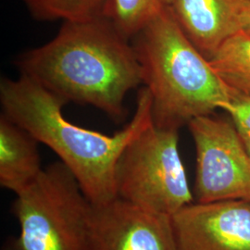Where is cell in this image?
Returning <instances> with one entry per match:
<instances>
[{"mask_svg": "<svg viewBox=\"0 0 250 250\" xmlns=\"http://www.w3.org/2000/svg\"><path fill=\"white\" fill-rule=\"evenodd\" d=\"M20 75L67 104L90 105L117 124L127 117L128 93L143 84L131 39L107 16L64 21L57 36L14 60Z\"/></svg>", "mask_w": 250, "mask_h": 250, "instance_id": "cell-1", "label": "cell"}, {"mask_svg": "<svg viewBox=\"0 0 250 250\" xmlns=\"http://www.w3.org/2000/svg\"><path fill=\"white\" fill-rule=\"evenodd\" d=\"M0 103L2 113L58 155L93 205L117 197L119 159L132 140L153 124L151 95L145 86L138 91L130 123L112 135L68 121L62 112L67 103L24 75L1 79Z\"/></svg>", "mask_w": 250, "mask_h": 250, "instance_id": "cell-2", "label": "cell"}, {"mask_svg": "<svg viewBox=\"0 0 250 250\" xmlns=\"http://www.w3.org/2000/svg\"><path fill=\"white\" fill-rule=\"evenodd\" d=\"M131 41L143 84L151 95L155 126L179 131L236 98L190 41L171 7L156 15Z\"/></svg>", "mask_w": 250, "mask_h": 250, "instance_id": "cell-3", "label": "cell"}, {"mask_svg": "<svg viewBox=\"0 0 250 250\" xmlns=\"http://www.w3.org/2000/svg\"><path fill=\"white\" fill-rule=\"evenodd\" d=\"M18 236L9 250H89L93 204L62 161L15 195Z\"/></svg>", "mask_w": 250, "mask_h": 250, "instance_id": "cell-4", "label": "cell"}, {"mask_svg": "<svg viewBox=\"0 0 250 250\" xmlns=\"http://www.w3.org/2000/svg\"><path fill=\"white\" fill-rule=\"evenodd\" d=\"M178 145V130L146 128L119 159L117 197L171 218L193 203Z\"/></svg>", "mask_w": 250, "mask_h": 250, "instance_id": "cell-5", "label": "cell"}, {"mask_svg": "<svg viewBox=\"0 0 250 250\" xmlns=\"http://www.w3.org/2000/svg\"><path fill=\"white\" fill-rule=\"evenodd\" d=\"M188 126L196 148L197 202L250 201V154L232 121L209 114Z\"/></svg>", "mask_w": 250, "mask_h": 250, "instance_id": "cell-6", "label": "cell"}, {"mask_svg": "<svg viewBox=\"0 0 250 250\" xmlns=\"http://www.w3.org/2000/svg\"><path fill=\"white\" fill-rule=\"evenodd\" d=\"M89 250H177L172 218L118 197L94 205Z\"/></svg>", "mask_w": 250, "mask_h": 250, "instance_id": "cell-7", "label": "cell"}, {"mask_svg": "<svg viewBox=\"0 0 250 250\" xmlns=\"http://www.w3.org/2000/svg\"><path fill=\"white\" fill-rule=\"evenodd\" d=\"M172 225L177 250H250V201H196Z\"/></svg>", "mask_w": 250, "mask_h": 250, "instance_id": "cell-8", "label": "cell"}, {"mask_svg": "<svg viewBox=\"0 0 250 250\" xmlns=\"http://www.w3.org/2000/svg\"><path fill=\"white\" fill-rule=\"evenodd\" d=\"M250 0H174L171 9L190 41L209 59L229 36L242 30Z\"/></svg>", "mask_w": 250, "mask_h": 250, "instance_id": "cell-9", "label": "cell"}, {"mask_svg": "<svg viewBox=\"0 0 250 250\" xmlns=\"http://www.w3.org/2000/svg\"><path fill=\"white\" fill-rule=\"evenodd\" d=\"M39 141L4 113L0 116V186L15 195L43 170Z\"/></svg>", "mask_w": 250, "mask_h": 250, "instance_id": "cell-10", "label": "cell"}, {"mask_svg": "<svg viewBox=\"0 0 250 250\" xmlns=\"http://www.w3.org/2000/svg\"><path fill=\"white\" fill-rule=\"evenodd\" d=\"M236 97L250 98V34L240 30L225 39L208 59Z\"/></svg>", "mask_w": 250, "mask_h": 250, "instance_id": "cell-11", "label": "cell"}, {"mask_svg": "<svg viewBox=\"0 0 250 250\" xmlns=\"http://www.w3.org/2000/svg\"><path fill=\"white\" fill-rule=\"evenodd\" d=\"M108 0H22L38 21H83L104 15Z\"/></svg>", "mask_w": 250, "mask_h": 250, "instance_id": "cell-12", "label": "cell"}, {"mask_svg": "<svg viewBox=\"0 0 250 250\" xmlns=\"http://www.w3.org/2000/svg\"><path fill=\"white\" fill-rule=\"evenodd\" d=\"M174 0H108L104 15L111 20L117 29L132 39L147 22Z\"/></svg>", "mask_w": 250, "mask_h": 250, "instance_id": "cell-13", "label": "cell"}, {"mask_svg": "<svg viewBox=\"0 0 250 250\" xmlns=\"http://www.w3.org/2000/svg\"><path fill=\"white\" fill-rule=\"evenodd\" d=\"M240 135H250V98L236 97L221 106Z\"/></svg>", "mask_w": 250, "mask_h": 250, "instance_id": "cell-14", "label": "cell"}, {"mask_svg": "<svg viewBox=\"0 0 250 250\" xmlns=\"http://www.w3.org/2000/svg\"><path fill=\"white\" fill-rule=\"evenodd\" d=\"M242 30L248 32L250 34V6L247 11L245 12L242 21Z\"/></svg>", "mask_w": 250, "mask_h": 250, "instance_id": "cell-15", "label": "cell"}, {"mask_svg": "<svg viewBox=\"0 0 250 250\" xmlns=\"http://www.w3.org/2000/svg\"><path fill=\"white\" fill-rule=\"evenodd\" d=\"M241 137L248 151L250 154V135H241Z\"/></svg>", "mask_w": 250, "mask_h": 250, "instance_id": "cell-16", "label": "cell"}]
</instances>
